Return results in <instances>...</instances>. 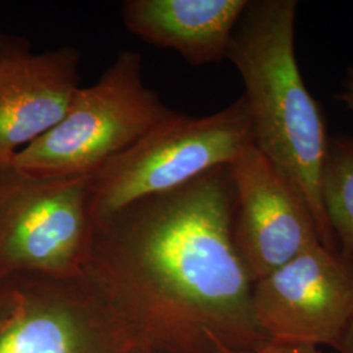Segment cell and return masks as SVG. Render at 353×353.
<instances>
[{"label": "cell", "instance_id": "1", "mask_svg": "<svg viewBox=\"0 0 353 353\" xmlns=\"http://www.w3.org/2000/svg\"><path fill=\"white\" fill-rule=\"evenodd\" d=\"M229 165L93 224L81 274L139 345L157 353H256L252 281L233 240Z\"/></svg>", "mask_w": 353, "mask_h": 353}, {"label": "cell", "instance_id": "2", "mask_svg": "<svg viewBox=\"0 0 353 353\" xmlns=\"http://www.w3.org/2000/svg\"><path fill=\"white\" fill-rule=\"evenodd\" d=\"M296 0L249 1L227 51L245 85L254 145L300 190L322 245L336 249L319 181L330 137L319 102L305 85L294 51Z\"/></svg>", "mask_w": 353, "mask_h": 353}, {"label": "cell", "instance_id": "3", "mask_svg": "<svg viewBox=\"0 0 353 353\" xmlns=\"http://www.w3.org/2000/svg\"><path fill=\"white\" fill-rule=\"evenodd\" d=\"M176 113L145 85L143 59L122 50L97 83L76 92L62 121L10 166L46 178L93 176Z\"/></svg>", "mask_w": 353, "mask_h": 353}, {"label": "cell", "instance_id": "4", "mask_svg": "<svg viewBox=\"0 0 353 353\" xmlns=\"http://www.w3.org/2000/svg\"><path fill=\"white\" fill-rule=\"evenodd\" d=\"M250 144L252 117L243 96L202 118L176 112L92 176V221L230 165Z\"/></svg>", "mask_w": 353, "mask_h": 353}, {"label": "cell", "instance_id": "5", "mask_svg": "<svg viewBox=\"0 0 353 353\" xmlns=\"http://www.w3.org/2000/svg\"><path fill=\"white\" fill-rule=\"evenodd\" d=\"M92 176L46 178L0 169V280L81 274L93 221Z\"/></svg>", "mask_w": 353, "mask_h": 353}, {"label": "cell", "instance_id": "6", "mask_svg": "<svg viewBox=\"0 0 353 353\" xmlns=\"http://www.w3.org/2000/svg\"><path fill=\"white\" fill-rule=\"evenodd\" d=\"M137 347L83 274L0 280V353H128Z\"/></svg>", "mask_w": 353, "mask_h": 353}, {"label": "cell", "instance_id": "7", "mask_svg": "<svg viewBox=\"0 0 353 353\" xmlns=\"http://www.w3.org/2000/svg\"><path fill=\"white\" fill-rule=\"evenodd\" d=\"M252 306L268 341L338 350L353 319V256L318 243L255 281Z\"/></svg>", "mask_w": 353, "mask_h": 353}, {"label": "cell", "instance_id": "8", "mask_svg": "<svg viewBox=\"0 0 353 353\" xmlns=\"http://www.w3.org/2000/svg\"><path fill=\"white\" fill-rule=\"evenodd\" d=\"M229 169L236 192L233 240L254 283L322 243L300 190L254 144Z\"/></svg>", "mask_w": 353, "mask_h": 353}, {"label": "cell", "instance_id": "9", "mask_svg": "<svg viewBox=\"0 0 353 353\" xmlns=\"http://www.w3.org/2000/svg\"><path fill=\"white\" fill-rule=\"evenodd\" d=\"M80 51L34 54L24 39L0 37V169L63 118L80 87Z\"/></svg>", "mask_w": 353, "mask_h": 353}, {"label": "cell", "instance_id": "10", "mask_svg": "<svg viewBox=\"0 0 353 353\" xmlns=\"http://www.w3.org/2000/svg\"><path fill=\"white\" fill-rule=\"evenodd\" d=\"M248 4L249 0H126L122 20L144 42L204 65L227 58Z\"/></svg>", "mask_w": 353, "mask_h": 353}, {"label": "cell", "instance_id": "11", "mask_svg": "<svg viewBox=\"0 0 353 353\" xmlns=\"http://www.w3.org/2000/svg\"><path fill=\"white\" fill-rule=\"evenodd\" d=\"M319 191L328 227L339 250L353 256V137L330 138Z\"/></svg>", "mask_w": 353, "mask_h": 353}, {"label": "cell", "instance_id": "12", "mask_svg": "<svg viewBox=\"0 0 353 353\" xmlns=\"http://www.w3.org/2000/svg\"><path fill=\"white\" fill-rule=\"evenodd\" d=\"M259 353H319L318 348L309 344L274 343L270 341Z\"/></svg>", "mask_w": 353, "mask_h": 353}, {"label": "cell", "instance_id": "13", "mask_svg": "<svg viewBox=\"0 0 353 353\" xmlns=\"http://www.w3.org/2000/svg\"><path fill=\"white\" fill-rule=\"evenodd\" d=\"M336 99L348 109L353 112V67H350L341 81V90L336 94Z\"/></svg>", "mask_w": 353, "mask_h": 353}, {"label": "cell", "instance_id": "14", "mask_svg": "<svg viewBox=\"0 0 353 353\" xmlns=\"http://www.w3.org/2000/svg\"><path fill=\"white\" fill-rule=\"evenodd\" d=\"M338 350L341 353H353V319L345 330Z\"/></svg>", "mask_w": 353, "mask_h": 353}, {"label": "cell", "instance_id": "15", "mask_svg": "<svg viewBox=\"0 0 353 353\" xmlns=\"http://www.w3.org/2000/svg\"><path fill=\"white\" fill-rule=\"evenodd\" d=\"M262 350H263V348H262ZM262 350H261V351H262ZM261 351H259V352H261ZM259 352H256V353H259ZM128 353H157V352H153V351H151V350H148V348H144V347H141V345H139V347H137V348H134V350H132V351H131V352H128Z\"/></svg>", "mask_w": 353, "mask_h": 353}]
</instances>
